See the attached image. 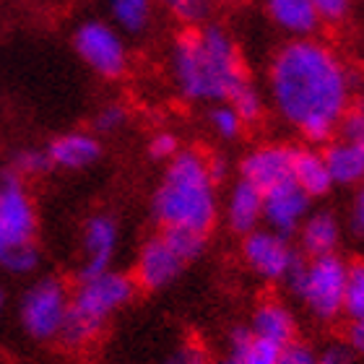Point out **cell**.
Returning <instances> with one entry per match:
<instances>
[{"label":"cell","instance_id":"34","mask_svg":"<svg viewBox=\"0 0 364 364\" xmlns=\"http://www.w3.org/2000/svg\"><path fill=\"white\" fill-rule=\"evenodd\" d=\"M315 8H318L320 21L326 23H343L349 18L351 11V0H312Z\"/></svg>","mask_w":364,"mask_h":364},{"label":"cell","instance_id":"11","mask_svg":"<svg viewBox=\"0 0 364 364\" xmlns=\"http://www.w3.org/2000/svg\"><path fill=\"white\" fill-rule=\"evenodd\" d=\"M120 250V224L112 213L97 211L84 221L81 229V268L78 276L109 271Z\"/></svg>","mask_w":364,"mask_h":364},{"label":"cell","instance_id":"32","mask_svg":"<svg viewBox=\"0 0 364 364\" xmlns=\"http://www.w3.org/2000/svg\"><path fill=\"white\" fill-rule=\"evenodd\" d=\"M177 151H180V141H177V136L169 133V130L154 133L151 141H149V156L156 161H169Z\"/></svg>","mask_w":364,"mask_h":364},{"label":"cell","instance_id":"3","mask_svg":"<svg viewBox=\"0 0 364 364\" xmlns=\"http://www.w3.org/2000/svg\"><path fill=\"white\" fill-rule=\"evenodd\" d=\"M151 213L161 229H190L208 237L219 216V196L205 154L180 149L167 161L151 196Z\"/></svg>","mask_w":364,"mask_h":364},{"label":"cell","instance_id":"31","mask_svg":"<svg viewBox=\"0 0 364 364\" xmlns=\"http://www.w3.org/2000/svg\"><path fill=\"white\" fill-rule=\"evenodd\" d=\"M159 364H216V362L208 357V351L203 346H198V343H182L172 354H167V357L161 359Z\"/></svg>","mask_w":364,"mask_h":364},{"label":"cell","instance_id":"33","mask_svg":"<svg viewBox=\"0 0 364 364\" xmlns=\"http://www.w3.org/2000/svg\"><path fill=\"white\" fill-rule=\"evenodd\" d=\"M276 364H318V354L302 341H289L279 349Z\"/></svg>","mask_w":364,"mask_h":364},{"label":"cell","instance_id":"28","mask_svg":"<svg viewBox=\"0 0 364 364\" xmlns=\"http://www.w3.org/2000/svg\"><path fill=\"white\" fill-rule=\"evenodd\" d=\"M208 122H211L213 133L219 138H237L242 133V125L245 122L240 120V114L235 112V107L229 105V102H216L211 107V112H208Z\"/></svg>","mask_w":364,"mask_h":364},{"label":"cell","instance_id":"17","mask_svg":"<svg viewBox=\"0 0 364 364\" xmlns=\"http://www.w3.org/2000/svg\"><path fill=\"white\" fill-rule=\"evenodd\" d=\"M263 221V193L250 182H235L227 198V224L237 235H250Z\"/></svg>","mask_w":364,"mask_h":364},{"label":"cell","instance_id":"14","mask_svg":"<svg viewBox=\"0 0 364 364\" xmlns=\"http://www.w3.org/2000/svg\"><path fill=\"white\" fill-rule=\"evenodd\" d=\"M47 159L53 169L60 172H84L91 169L102 159V141L94 130H65L60 136H55L45 146Z\"/></svg>","mask_w":364,"mask_h":364},{"label":"cell","instance_id":"19","mask_svg":"<svg viewBox=\"0 0 364 364\" xmlns=\"http://www.w3.org/2000/svg\"><path fill=\"white\" fill-rule=\"evenodd\" d=\"M279 349L268 341H260L250 333V328H235L229 333L227 354L216 364H276Z\"/></svg>","mask_w":364,"mask_h":364},{"label":"cell","instance_id":"5","mask_svg":"<svg viewBox=\"0 0 364 364\" xmlns=\"http://www.w3.org/2000/svg\"><path fill=\"white\" fill-rule=\"evenodd\" d=\"M42 260L39 211L29 185L11 169L0 172V268L11 276L34 273Z\"/></svg>","mask_w":364,"mask_h":364},{"label":"cell","instance_id":"2","mask_svg":"<svg viewBox=\"0 0 364 364\" xmlns=\"http://www.w3.org/2000/svg\"><path fill=\"white\" fill-rule=\"evenodd\" d=\"M167 65L177 94L188 102H229L247 84L242 53L221 23L205 21L182 29L169 45Z\"/></svg>","mask_w":364,"mask_h":364},{"label":"cell","instance_id":"10","mask_svg":"<svg viewBox=\"0 0 364 364\" xmlns=\"http://www.w3.org/2000/svg\"><path fill=\"white\" fill-rule=\"evenodd\" d=\"M185 266H188L185 258L172 247L164 232H159L141 245V250L136 255V266H133V281L138 284V289L159 291V289L169 287Z\"/></svg>","mask_w":364,"mask_h":364},{"label":"cell","instance_id":"36","mask_svg":"<svg viewBox=\"0 0 364 364\" xmlns=\"http://www.w3.org/2000/svg\"><path fill=\"white\" fill-rule=\"evenodd\" d=\"M346 343L354 354H362L364 357V318L362 320H351L349 333H346Z\"/></svg>","mask_w":364,"mask_h":364},{"label":"cell","instance_id":"13","mask_svg":"<svg viewBox=\"0 0 364 364\" xmlns=\"http://www.w3.org/2000/svg\"><path fill=\"white\" fill-rule=\"evenodd\" d=\"M291 156H294L291 146H258L240 161V180L250 182L260 193H266L281 182L291 180Z\"/></svg>","mask_w":364,"mask_h":364},{"label":"cell","instance_id":"23","mask_svg":"<svg viewBox=\"0 0 364 364\" xmlns=\"http://www.w3.org/2000/svg\"><path fill=\"white\" fill-rule=\"evenodd\" d=\"M8 169L16 172L18 177H23V180H34V177H42V175H47V172H53V164L47 159L45 149H39V146H23V149L14 151Z\"/></svg>","mask_w":364,"mask_h":364},{"label":"cell","instance_id":"30","mask_svg":"<svg viewBox=\"0 0 364 364\" xmlns=\"http://www.w3.org/2000/svg\"><path fill=\"white\" fill-rule=\"evenodd\" d=\"M338 130H341L343 141H351L364 149V105H351L343 114Z\"/></svg>","mask_w":364,"mask_h":364},{"label":"cell","instance_id":"4","mask_svg":"<svg viewBox=\"0 0 364 364\" xmlns=\"http://www.w3.org/2000/svg\"><path fill=\"white\" fill-rule=\"evenodd\" d=\"M136 291L138 284L133 276L114 268L94 276H78V284L70 289L68 315L58 341L73 351L91 346L107 323L136 299Z\"/></svg>","mask_w":364,"mask_h":364},{"label":"cell","instance_id":"15","mask_svg":"<svg viewBox=\"0 0 364 364\" xmlns=\"http://www.w3.org/2000/svg\"><path fill=\"white\" fill-rule=\"evenodd\" d=\"M266 14L281 31L294 39L315 37L323 23L312 0H266Z\"/></svg>","mask_w":364,"mask_h":364},{"label":"cell","instance_id":"7","mask_svg":"<svg viewBox=\"0 0 364 364\" xmlns=\"http://www.w3.org/2000/svg\"><path fill=\"white\" fill-rule=\"evenodd\" d=\"M70 47L81 65L102 81H120L130 68L128 37L114 23L99 16L76 23L70 34Z\"/></svg>","mask_w":364,"mask_h":364},{"label":"cell","instance_id":"1","mask_svg":"<svg viewBox=\"0 0 364 364\" xmlns=\"http://www.w3.org/2000/svg\"><path fill=\"white\" fill-rule=\"evenodd\" d=\"M268 89L279 114L307 141H331L351 107V70L315 37L291 39L273 55Z\"/></svg>","mask_w":364,"mask_h":364},{"label":"cell","instance_id":"12","mask_svg":"<svg viewBox=\"0 0 364 364\" xmlns=\"http://www.w3.org/2000/svg\"><path fill=\"white\" fill-rule=\"evenodd\" d=\"M310 211V196L294 180H287L263 193V221L271 232L291 237Z\"/></svg>","mask_w":364,"mask_h":364},{"label":"cell","instance_id":"20","mask_svg":"<svg viewBox=\"0 0 364 364\" xmlns=\"http://www.w3.org/2000/svg\"><path fill=\"white\" fill-rule=\"evenodd\" d=\"M291 180L307 193L310 198L326 196L331 190V175L323 161V154L312 151V149H294L291 156Z\"/></svg>","mask_w":364,"mask_h":364},{"label":"cell","instance_id":"8","mask_svg":"<svg viewBox=\"0 0 364 364\" xmlns=\"http://www.w3.org/2000/svg\"><path fill=\"white\" fill-rule=\"evenodd\" d=\"M70 287L60 276H39L18 296V326L31 341H58L68 315Z\"/></svg>","mask_w":364,"mask_h":364},{"label":"cell","instance_id":"26","mask_svg":"<svg viewBox=\"0 0 364 364\" xmlns=\"http://www.w3.org/2000/svg\"><path fill=\"white\" fill-rule=\"evenodd\" d=\"M128 120H130L128 107L122 105V102H107V105H102L94 112L91 128H94L97 136H114V133H120L128 125Z\"/></svg>","mask_w":364,"mask_h":364},{"label":"cell","instance_id":"24","mask_svg":"<svg viewBox=\"0 0 364 364\" xmlns=\"http://www.w3.org/2000/svg\"><path fill=\"white\" fill-rule=\"evenodd\" d=\"M154 3L185 26H198V23H205L213 0H154Z\"/></svg>","mask_w":364,"mask_h":364},{"label":"cell","instance_id":"37","mask_svg":"<svg viewBox=\"0 0 364 364\" xmlns=\"http://www.w3.org/2000/svg\"><path fill=\"white\" fill-rule=\"evenodd\" d=\"M351 227L364 240V190L357 196V203H354V211H351Z\"/></svg>","mask_w":364,"mask_h":364},{"label":"cell","instance_id":"16","mask_svg":"<svg viewBox=\"0 0 364 364\" xmlns=\"http://www.w3.org/2000/svg\"><path fill=\"white\" fill-rule=\"evenodd\" d=\"M250 333L260 341H268L273 346H284V343L294 341L296 336V320L287 304L279 299H266L258 304V310L252 315Z\"/></svg>","mask_w":364,"mask_h":364},{"label":"cell","instance_id":"18","mask_svg":"<svg viewBox=\"0 0 364 364\" xmlns=\"http://www.w3.org/2000/svg\"><path fill=\"white\" fill-rule=\"evenodd\" d=\"M323 161L333 185H359L364 182V149L351 141H336L326 149Z\"/></svg>","mask_w":364,"mask_h":364},{"label":"cell","instance_id":"29","mask_svg":"<svg viewBox=\"0 0 364 364\" xmlns=\"http://www.w3.org/2000/svg\"><path fill=\"white\" fill-rule=\"evenodd\" d=\"M161 232L172 242V247L185 258V263H193L205 250V235H198L190 229H161Z\"/></svg>","mask_w":364,"mask_h":364},{"label":"cell","instance_id":"6","mask_svg":"<svg viewBox=\"0 0 364 364\" xmlns=\"http://www.w3.org/2000/svg\"><path fill=\"white\" fill-rule=\"evenodd\" d=\"M346 271L349 266L336 252H331L312 258L310 263H299L287 284L312 318L320 323H333L343 315Z\"/></svg>","mask_w":364,"mask_h":364},{"label":"cell","instance_id":"40","mask_svg":"<svg viewBox=\"0 0 364 364\" xmlns=\"http://www.w3.org/2000/svg\"><path fill=\"white\" fill-rule=\"evenodd\" d=\"M219 3H227V6H235V3H242V0H219Z\"/></svg>","mask_w":364,"mask_h":364},{"label":"cell","instance_id":"22","mask_svg":"<svg viewBox=\"0 0 364 364\" xmlns=\"http://www.w3.org/2000/svg\"><path fill=\"white\" fill-rule=\"evenodd\" d=\"M107 21L114 23L125 37L144 34L154 21V0H105Z\"/></svg>","mask_w":364,"mask_h":364},{"label":"cell","instance_id":"39","mask_svg":"<svg viewBox=\"0 0 364 364\" xmlns=\"http://www.w3.org/2000/svg\"><path fill=\"white\" fill-rule=\"evenodd\" d=\"M6 302H8V296H6V289L0 287V315H3V310H6Z\"/></svg>","mask_w":364,"mask_h":364},{"label":"cell","instance_id":"25","mask_svg":"<svg viewBox=\"0 0 364 364\" xmlns=\"http://www.w3.org/2000/svg\"><path fill=\"white\" fill-rule=\"evenodd\" d=\"M343 315L349 320L364 318V263H354V266H349V271H346Z\"/></svg>","mask_w":364,"mask_h":364},{"label":"cell","instance_id":"38","mask_svg":"<svg viewBox=\"0 0 364 364\" xmlns=\"http://www.w3.org/2000/svg\"><path fill=\"white\" fill-rule=\"evenodd\" d=\"M208 172H211L213 182L219 185V182L227 177V161L221 159V156H208Z\"/></svg>","mask_w":364,"mask_h":364},{"label":"cell","instance_id":"27","mask_svg":"<svg viewBox=\"0 0 364 364\" xmlns=\"http://www.w3.org/2000/svg\"><path fill=\"white\" fill-rule=\"evenodd\" d=\"M229 105L235 107V112L240 114L242 122H258L260 114H263V97H260V91L250 81L242 84L229 97Z\"/></svg>","mask_w":364,"mask_h":364},{"label":"cell","instance_id":"21","mask_svg":"<svg viewBox=\"0 0 364 364\" xmlns=\"http://www.w3.org/2000/svg\"><path fill=\"white\" fill-rule=\"evenodd\" d=\"M299 237H302V247L307 250V255L318 258V255H331L338 247V240H341V229H338V221H336L333 213L320 211L312 213L302 221V227L296 229Z\"/></svg>","mask_w":364,"mask_h":364},{"label":"cell","instance_id":"9","mask_svg":"<svg viewBox=\"0 0 364 364\" xmlns=\"http://www.w3.org/2000/svg\"><path fill=\"white\" fill-rule=\"evenodd\" d=\"M242 258L252 273L266 281H287L302 263L291 250L289 237L276 235L271 229H252L250 235H245Z\"/></svg>","mask_w":364,"mask_h":364},{"label":"cell","instance_id":"35","mask_svg":"<svg viewBox=\"0 0 364 364\" xmlns=\"http://www.w3.org/2000/svg\"><path fill=\"white\" fill-rule=\"evenodd\" d=\"M351 357H354V351L349 349V343L343 346V343H333V346H328L323 354L318 357V364H351Z\"/></svg>","mask_w":364,"mask_h":364}]
</instances>
